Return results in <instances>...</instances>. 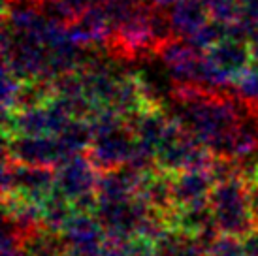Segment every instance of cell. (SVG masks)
<instances>
[{"instance_id": "5", "label": "cell", "mask_w": 258, "mask_h": 256, "mask_svg": "<svg viewBox=\"0 0 258 256\" xmlns=\"http://www.w3.org/2000/svg\"><path fill=\"white\" fill-rule=\"evenodd\" d=\"M236 83L237 91L241 96L251 100H258V68L252 64L247 70H243L237 78L232 79Z\"/></svg>"}, {"instance_id": "2", "label": "cell", "mask_w": 258, "mask_h": 256, "mask_svg": "<svg viewBox=\"0 0 258 256\" xmlns=\"http://www.w3.org/2000/svg\"><path fill=\"white\" fill-rule=\"evenodd\" d=\"M204 55L230 79L237 78L252 62L251 43L245 40H237V38H230V36L215 43L213 47H209Z\"/></svg>"}, {"instance_id": "6", "label": "cell", "mask_w": 258, "mask_h": 256, "mask_svg": "<svg viewBox=\"0 0 258 256\" xmlns=\"http://www.w3.org/2000/svg\"><path fill=\"white\" fill-rule=\"evenodd\" d=\"M239 19H243V21L247 23V25H251L254 30L258 29V0H243Z\"/></svg>"}, {"instance_id": "4", "label": "cell", "mask_w": 258, "mask_h": 256, "mask_svg": "<svg viewBox=\"0 0 258 256\" xmlns=\"http://www.w3.org/2000/svg\"><path fill=\"white\" fill-rule=\"evenodd\" d=\"M228 36V23H222L219 19H209L206 25H202L192 36H188V42L202 53H206L209 47H213L215 43L224 40Z\"/></svg>"}, {"instance_id": "1", "label": "cell", "mask_w": 258, "mask_h": 256, "mask_svg": "<svg viewBox=\"0 0 258 256\" xmlns=\"http://www.w3.org/2000/svg\"><path fill=\"white\" fill-rule=\"evenodd\" d=\"M66 30L74 42H78L83 47H106L108 49L109 42L113 38V27L102 4L87 6L66 27Z\"/></svg>"}, {"instance_id": "3", "label": "cell", "mask_w": 258, "mask_h": 256, "mask_svg": "<svg viewBox=\"0 0 258 256\" xmlns=\"http://www.w3.org/2000/svg\"><path fill=\"white\" fill-rule=\"evenodd\" d=\"M170 17L175 30V36L188 38L192 36L202 25L211 19L208 0H175L170 4Z\"/></svg>"}]
</instances>
